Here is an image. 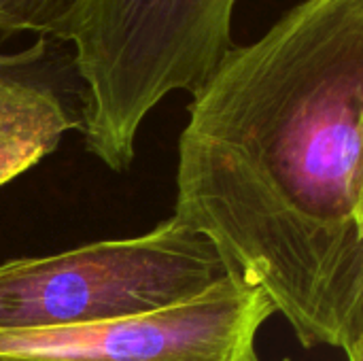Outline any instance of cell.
Masks as SVG:
<instances>
[{
  "label": "cell",
  "mask_w": 363,
  "mask_h": 361,
  "mask_svg": "<svg viewBox=\"0 0 363 361\" xmlns=\"http://www.w3.org/2000/svg\"><path fill=\"white\" fill-rule=\"evenodd\" d=\"M32 53H34V49H32V51H26V53H15V55H4V53H0V66L21 62V60H26V57H30Z\"/></svg>",
  "instance_id": "obj_7"
},
{
  "label": "cell",
  "mask_w": 363,
  "mask_h": 361,
  "mask_svg": "<svg viewBox=\"0 0 363 361\" xmlns=\"http://www.w3.org/2000/svg\"><path fill=\"white\" fill-rule=\"evenodd\" d=\"M268 298L225 274L204 294L147 315L64 330L0 332V361H259Z\"/></svg>",
  "instance_id": "obj_4"
},
{
  "label": "cell",
  "mask_w": 363,
  "mask_h": 361,
  "mask_svg": "<svg viewBox=\"0 0 363 361\" xmlns=\"http://www.w3.org/2000/svg\"><path fill=\"white\" fill-rule=\"evenodd\" d=\"M83 0H0V34L36 32L60 38Z\"/></svg>",
  "instance_id": "obj_6"
},
{
  "label": "cell",
  "mask_w": 363,
  "mask_h": 361,
  "mask_svg": "<svg viewBox=\"0 0 363 361\" xmlns=\"http://www.w3.org/2000/svg\"><path fill=\"white\" fill-rule=\"evenodd\" d=\"M238 0H83L60 34L85 85V149L130 170L147 115L172 91L194 94L236 45Z\"/></svg>",
  "instance_id": "obj_2"
},
{
  "label": "cell",
  "mask_w": 363,
  "mask_h": 361,
  "mask_svg": "<svg viewBox=\"0 0 363 361\" xmlns=\"http://www.w3.org/2000/svg\"><path fill=\"white\" fill-rule=\"evenodd\" d=\"M38 53L0 66V187L53 153L66 132L81 128L49 85L11 72Z\"/></svg>",
  "instance_id": "obj_5"
},
{
  "label": "cell",
  "mask_w": 363,
  "mask_h": 361,
  "mask_svg": "<svg viewBox=\"0 0 363 361\" xmlns=\"http://www.w3.org/2000/svg\"><path fill=\"white\" fill-rule=\"evenodd\" d=\"M279 361H294V360H289V357H283V360H279Z\"/></svg>",
  "instance_id": "obj_8"
},
{
  "label": "cell",
  "mask_w": 363,
  "mask_h": 361,
  "mask_svg": "<svg viewBox=\"0 0 363 361\" xmlns=\"http://www.w3.org/2000/svg\"><path fill=\"white\" fill-rule=\"evenodd\" d=\"M228 274L174 217L132 238L0 264V332L64 330L183 304Z\"/></svg>",
  "instance_id": "obj_3"
},
{
  "label": "cell",
  "mask_w": 363,
  "mask_h": 361,
  "mask_svg": "<svg viewBox=\"0 0 363 361\" xmlns=\"http://www.w3.org/2000/svg\"><path fill=\"white\" fill-rule=\"evenodd\" d=\"M363 0H300L191 94L172 217L304 349L363 347Z\"/></svg>",
  "instance_id": "obj_1"
}]
</instances>
